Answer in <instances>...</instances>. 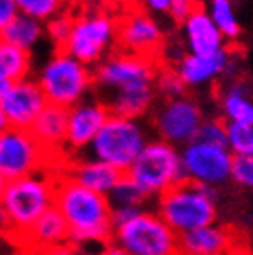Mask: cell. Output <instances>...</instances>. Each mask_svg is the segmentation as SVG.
Here are the masks:
<instances>
[{
	"label": "cell",
	"instance_id": "7c38bea8",
	"mask_svg": "<svg viewBox=\"0 0 253 255\" xmlns=\"http://www.w3.org/2000/svg\"><path fill=\"white\" fill-rule=\"evenodd\" d=\"M179 159L183 168V179L198 185L218 189L229 181V170L233 155L226 146L190 140L179 148Z\"/></svg>",
	"mask_w": 253,
	"mask_h": 255
},
{
	"label": "cell",
	"instance_id": "7402d4cb",
	"mask_svg": "<svg viewBox=\"0 0 253 255\" xmlns=\"http://www.w3.org/2000/svg\"><path fill=\"white\" fill-rule=\"evenodd\" d=\"M104 104L108 108L109 115L129 119V121H140L155 108V91H153V85L115 91L106 96Z\"/></svg>",
	"mask_w": 253,
	"mask_h": 255
},
{
	"label": "cell",
	"instance_id": "ba28073f",
	"mask_svg": "<svg viewBox=\"0 0 253 255\" xmlns=\"http://www.w3.org/2000/svg\"><path fill=\"white\" fill-rule=\"evenodd\" d=\"M111 243L129 255H177V235L152 209L115 228Z\"/></svg>",
	"mask_w": 253,
	"mask_h": 255
},
{
	"label": "cell",
	"instance_id": "f546056e",
	"mask_svg": "<svg viewBox=\"0 0 253 255\" xmlns=\"http://www.w3.org/2000/svg\"><path fill=\"white\" fill-rule=\"evenodd\" d=\"M72 19H74V13L63 9L44 22V37L56 46V50H63L65 43L70 35V30H72Z\"/></svg>",
	"mask_w": 253,
	"mask_h": 255
},
{
	"label": "cell",
	"instance_id": "f1b7e54d",
	"mask_svg": "<svg viewBox=\"0 0 253 255\" xmlns=\"http://www.w3.org/2000/svg\"><path fill=\"white\" fill-rule=\"evenodd\" d=\"M153 91L155 96H161L163 100H176L187 95V87L177 76V72L172 67H161L153 80Z\"/></svg>",
	"mask_w": 253,
	"mask_h": 255
},
{
	"label": "cell",
	"instance_id": "d4e9b609",
	"mask_svg": "<svg viewBox=\"0 0 253 255\" xmlns=\"http://www.w3.org/2000/svg\"><path fill=\"white\" fill-rule=\"evenodd\" d=\"M32 74V54L7 45L0 39V80L7 83L20 82Z\"/></svg>",
	"mask_w": 253,
	"mask_h": 255
},
{
	"label": "cell",
	"instance_id": "5bb4252c",
	"mask_svg": "<svg viewBox=\"0 0 253 255\" xmlns=\"http://www.w3.org/2000/svg\"><path fill=\"white\" fill-rule=\"evenodd\" d=\"M108 119L109 111L102 98H89L87 96L85 100L69 108L65 152L74 153V155L85 152Z\"/></svg>",
	"mask_w": 253,
	"mask_h": 255
},
{
	"label": "cell",
	"instance_id": "30bf717a",
	"mask_svg": "<svg viewBox=\"0 0 253 255\" xmlns=\"http://www.w3.org/2000/svg\"><path fill=\"white\" fill-rule=\"evenodd\" d=\"M205 121L202 104L194 96L185 95L176 100H161L153 108V129L157 131V139L165 140L176 148L189 144L196 139V133L202 122Z\"/></svg>",
	"mask_w": 253,
	"mask_h": 255
},
{
	"label": "cell",
	"instance_id": "8fae6325",
	"mask_svg": "<svg viewBox=\"0 0 253 255\" xmlns=\"http://www.w3.org/2000/svg\"><path fill=\"white\" fill-rule=\"evenodd\" d=\"M157 70V59L113 50L93 69V78L96 87H100L109 95L129 87L153 85Z\"/></svg>",
	"mask_w": 253,
	"mask_h": 255
},
{
	"label": "cell",
	"instance_id": "f35d334b",
	"mask_svg": "<svg viewBox=\"0 0 253 255\" xmlns=\"http://www.w3.org/2000/svg\"><path fill=\"white\" fill-rule=\"evenodd\" d=\"M96 255H129V254H126V252H124L122 248H119L117 244L109 243V244H106Z\"/></svg>",
	"mask_w": 253,
	"mask_h": 255
},
{
	"label": "cell",
	"instance_id": "1f68e13d",
	"mask_svg": "<svg viewBox=\"0 0 253 255\" xmlns=\"http://www.w3.org/2000/svg\"><path fill=\"white\" fill-rule=\"evenodd\" d=\"M200 142H207V144H218V146H226V122L222 119H207L202 122V126L198 129L196 139Z\"/></svg>",
	"mask_w": 253,
	"mask_h": 255
},
{
	"label": "cell",
	"instance_id": "ee69618b",
	"mask_svg": "<svg viewBox=\"0 0 253 255\" xmlns=\"http://www.w3.org/2000/svg\"><path fill=\"white\" fill-rule=\"evenodd\" d=\"M0 255H15V254H9V252H0Z\"/></svg>",
	"mask_w": 253,
	"mask_h": 255
},
{
	"label": "cell",
	"instance_id": "7bdbcfd3",
	"mask_svg": "<svg viewBox=\"0 0 253 255\" xmlns=\"http://www.w3.org/2000/svg\"><path fill=\"white\" fill-rule=\"evenodd\" d=\"M4 189H6V181L0 178V200H2V194H4Z\"/></svg>",
	"mask_w": 253,
	"mask_h": 255
},
{
	"label": "cell",
	"instance_id": "d590c367",
	"mask_svg": "<svg viewBox=\"0 0 253 255\" xmlns=\"http://www.w3.org/2000/svg\"><path fill=\"white\" fill-rule=\"evenodd\" d=\"M139 211L142 209H133V207H115V209H111V226H113V230L119 228V226H124L131 218H135L139 215Z\"/></svg>",
	"mask_w": 253,
	"mask_h": 255
},
{
	"label": "cell",
	"instance_id": "836d02e7",
	"mask_svg": "<svg viewBox=\"0 0 253 255\" xmlns=\"http://www.w3.org/2000/svg\"><path fill=\"white\" fill-rule=\"evenodd\" d=\"M196 6V2L192 0H170V9H168V17H170L176 24H183L187 17H189L192 9Z\"/></svg>",
	"mask_w": 253,
	"mask_h": 255
},
{
	"label": "cell",
	"instance_id": "4316f807",
	"mask_svg": "<svg viewBox=\"0 0 253 255\" xmlns=\"http://www.w3.org/2000/svg\"><path fill=\"white\" fill-rule=\"evenodd\" d=\"M150 198L140 191L139 187L127 178L126 174L121 178V181L113 187V191L108 194V202L111 209L115 207H133V209H146Z\"/></svg>",
	"mask_w": 253,
	"mask_h": 255
},
{
	"label": "cell",
	"instance_id": "3957f363",
	"mask_svg": "<svg viewBox=\"0 0 253 255\" xmlns=\"http://www.w3.org/2000/svg\"><path fill=\"white\" fill-rule=\"evenodd\" d=\"M155 213L176 235L218 222V191L192 181H179L157 196Z\"/></svg>",
	"mask_w": 253,
	"mask_h": 255
},
{
	"label": "cell",
	"instance_id": "5b68a950",
	"mask_svg": "<svg viewBox=\"0 0 253 255\" xmlns=\"http://www.w3.org/2000/svg\"><path fill=\"white\" fill-rule=\"evenodd\" d=\"M35 82L46 102L69 109L87 98L95 85V78L91 67L70 58L63 50H54L39 69Z\"/></svg>",
	"mask_w": 253,
	"mask_h": 255
},
{
	"label": "cell",
	"instance_id": "9a60e30c",
	"mask_svg": "<svg viewBox=\"0 0 253 255\" xmlns=\"http://www.w3.org/2000/svg\"><path fill=\"white\" fill-rule=\"evenodd\" d=\"M43 91L39 89L35 78H24L7 87L6 95L0 100V111L6 119L7 128L30 129L33 121L46 106Z\"/></svg>",
	"mask_w": 253,
	"mask_h": 255
},
{
	"label": "cell",
	"instance_id": "4dcf8cb0",
	"mask_svg": "<svg viewBox=\"0 0 253 255\" xmlns=\"http://www.w3.org/2000/svg\"><path fill=\"white\" fill-rule=\"evenodd\" d=\"M15 2H17L19 13L33 20H39L43 24L65 9V6L59 0H15Z\"/></svg>",
	"mask_w": 253,
	"mask_h": 255
},
{
	"label": "cell",
	"instance_id": "ffe728a7",
	"mask_svg": "<svg viewBox=\"0 0 253 255\" xmlns=\"http://www.w3.org/2000/svg\"><path fill=\"white\" fill-rule=\"evenodd\" d=\"M61 174L72 179L78 185H82L83 189L102 194V196H108L109 192L113 191V187L124 176L113 166L106 165L102 161L91 159V157L74 159V163L67 166V170Z\"/></svg>",
	"mask_w": 253,
	"mask_h": 255
},
{
	"label": "cell",
	"instance_id": "ac0fdd59",
	"mask_svg": "<svg viewBox=\"0 0 253 255\" xmlns=\"http://www.w3.org/2000/svg\"><path fill=\"white\" fill-rule=\"evenodd\" d=\"M69 243V226L61 217V213L52 205L48 211L37 218V222L28 230L22 241L19 243V248L22 250V255L41 252L46 248L61 246Z\"/></svg>",
	"mask_w": 253,
	"mask_h": 255
},
{
	"label": "cell",
	"instance_id": "7a4b0ae2",
	"mask_svg": "<svg viewBox=\"0 0 253 255\" xmlns=\"http://www.w3.org/2000/svg\"><path fill=\"white\" fill-rule=\"evenodd\" d=\"M54 192L56 174H52V170L6 181L0 200V220L7 231L9 243L19 246L37 218L54 205Z\"/></svg>",
	"mask_w": 253,
	"mask_h": 255
},
{
	"label": "cell",
	"instance_id": "4fadbf2b",
	"mask_svg": "<svg viewBox=\"0 0 253 255\" xmlns=\"http://www.w3.org/2000/svg\"><path fill=\"white\" fill-rule=\"evenodd\" d=\"M163 43V26L144 7H129L117 15V48L121 52L157 59Z\"/></svg>",
	"mask_w": 253,
	"mask_h": 255
},
{
	"label": "cell",
	"instance_id": "e0dca14e",
	"mask_svg": "<svg viewBox=\"0 0 253 255\" xmlns=\"http://www.w3.org/2000/svg\"><path fill=\"white\" fill-rule=\"evenodd\" d=\"M181 35H183L185 48L192 56H213L228 46V43L224 41L211 17L207 15L205 4L202 2H196L192 13L181 24Z\"/></svg>",
	"mask_w": 253,
	"mask_h": 255
},
{
	"label": "cell",
	"instance_id": "cb8c5ba5",
	"mask_svg": "<svg viewBox=\"0 0 253 255\" xmlns=\"http://www.w3.org/2000/svg\"><path fill=\"white\" fill-rule=\"evenodd\" d=\"M0 39L6 41L7 45H13L20 50L32 54L33 48L44 39V24L19 13L11 20V24L0 33Z\"/></svg>",
	"mask_w": 253,
	"mask_h": 255
},
{
	"label": "cell",
	"instance_id": "ab89813d",
	"mask_svg": "<svg viewBox=\"0 0 253 255\" xmlns=\"http://www.w3.org/2000/svg\"><path fill=\"white\" fill-rule=\"evenodd\" d=\"M6 243H9V237H7L6 228H4V224H2V220H0V252H2V248H4V244Z\"/></svg>",
	"mask_w": 253,
	"mask_h": 255
},
{
	"label": "cell",
	"instance_id": "44dd1931",
	"mask_svg": "<svg viewBox=\"0 0 253 255\" xmlns=\"http://www.w3.org/2000/svg\"><path fill=\"white\" fill-rule=\"evenodd\" d=\"M67 117H69V109L46 104L28 129L33 139L39 142V146L52 157L61 150H65Z\"/></svg>",
	"mask_w": 253,
	"mask_h": 255
},
{
	"label": "cell",
	"instance_id": "8992f818",
	"mask_svg": "<svg viewBox=\"0 0 253 255\" xmlns=\"http://www.w3.org/2000/svg\"><path fill=\"white\" fill-rule=\"evenodd\" d=\"M148 140H150L148 129L140 121L109 115L106 124L102 126L85 152L91 159L102 161L117 168L119 172L126 174Z\"/></svg>",
	"mask_w": 253,
	"mask_h": 255
},
{
	"label": "cell",
	"instance_id": "9c48e42d",
	"mask_svg": "<svg viewBox=\"0 0 253 255\" xmlns=\"http://www.w3.org/2000/svg\"><path fill=\"white\" fill-rule=\"evenodd\" d=\"M50 161L52 155L39 146L28 129L7 128L0 133V178L4 181L46 170L50 172Z\"/></svg>",
	"mask_w": 253,
	"mask_h": 255
},
{
	"label": "cell",
	"instance_id": "60d3db41",
	"mask_svg": "<svg viewBox=\"0 0 253 255\" xmlns=\"http://www.w3.org/2000/svg\"><path fill=\"white\" fill-rule=\"evenodd\" d=\"M11 83H7V82H4V80H0V100H2V96L6 95V91H7V87H9Z\"/></svg>",
	"mask_w": 253,
	"mask_h": 255
},
{
	"label": "cell",
	"instance_id": "2e32d148",
	"mask_svg": "<svg viewBox=\"0 0 253 255\" xmlns=\"http://www.w3.org/2000/svg\"><path fill=\"white\" fill-rule=\"evenodd\" d=\"M233 50L224 48L213 56H192L183 54L172 69L177 72L187 89H202L205 85H211L213 82H218L224 78V72L228 69V63L231 59Z\"/></svg>",
	"mask_w": 253,
	"mask_h": 255
},
{
	"label": "cell",
	"instance_id": "83f0119b",
	"mask_svg": "<svg viewBox=\"0 0 253 255\" xmlns=\"http://www.w3.org/2000/svg\"><path fill=\"white\" fill-rule=\"evenodd\" d=\"M226 148L233 157H253V124L226 122Z\"/></svg>",
	"mask_w": 253,
	"mask_h": 255
},
{
	"label": "cell",
	"instance_id": "603a6c76",
	"mask_svg": "<svg viewBox=\"0 0 253 255\" xmlns=\"http://www.w3.org/2000/svg\"><path fill=\"white\" fill-rule=\"evenodd\" d=\"M220 111L224 122H242L253 124V102L250 95V85L244 78L228 80L220 87Z\"/></svg>",
	"mask_w": 253,
	"mask_h": 255
},
{
	"label": "cell",
	"instance_id": "d6986e66",
	"mask_svg": "<svg viewBox=\"0 0 253 255\" xmlns=\"http://www.w3.org/2000/svg\"><path fill=\"white\" fill-rule=\"evenodd\" d=\"M233 248V233L220 224L177 235V255H228Z\"/></svg>",
	"mask_w": 253,
	"mask_h": 255
},
{
	"label": "cell",
	"instance_id": "e575fe53",
	"mask_svg": "<svg viewBox=\"0 0 253 255\" xmlns=\"http://www.w3.org/2000/svg\"><path fill=\"white\" fill-rule=\"evenodd\" d=\"M19 15L15 0H0V33L11 24V20Z\"/></svg>",
	"mask_w": 253,
	"mask_h": 255
},
{
	"label": "cell",
	"instance_id": "74e56055",
	"mask_svg": "<svg viewBox=\"0 0 253 255\" xmlns=\"http://www.w3.org/2000/svg\"><path fill=\"white\" fill-rule=\"evenodd\" d=\"M150 15H168V9H170V0H148L142 6Z\"/></svg>",
	"mask_w": 253,
	"mask_h": 255
},
{
	"label": "cell",
	"instance_id": "484cf974",
	"mask_svg": "<svg viewBox=\"0 0 253 255\" xmlns=\"http://www.w3.org/2000/svg\"><path fill=\"white\" fill-rule=\"evenodd\" d=\"M205 9L226 43H235L241 39L242 24L231 0H211L209 4H205Z\"/></svg>",
	"mask_w": 253,
	"mask_h": 255
},
{
	"label": "cell",
	"instance_id": "d6a6232c",
	"mask_svg": "<svg viewBox=\"0 0 253 255\" xmlns=\"http://www.w3.org/2000/svg\"><path fill=\"white\" fill-rule=\"evenodd\" d=\"M229 179H233L239 187L252 189L253 187V157L239 155L231 161V170H229Z\"/></svg>",
	"mask_w": 253,
	"mask_h": 255
},
{
	"label": "cell",
	"instance_id": "52a82bcc",
	"mask_svg": "<svg viewBox=\"0 0 253 255\" xmlns=\"http://www.w3.org/2000/svg\"><path fill=\"white\" fill-rule=\"evenodd\" d=\"M126 176L150 200L161 196L170 187L183 181L179 148L161 139H150L126 170Z\"/></svg>",
	"mask_w": 253,
	"mask_h": 255
},
{
	"label": "cell",
	"instance_id": "b9f144b4",
	"mask_svg": "<svg viewBox=\"0 0 253 255\" xmlns=\"http://www.w3.org/2000/svg\"><path fill=\"white\" fill-rule=\"evenodd\" d=\"M4 129H7V122H6V119H4V115H2V111H0V133H2Z\"/></svg>",
	"mask_w": 253,
	"mask_h": 255
},
{
	"label": "cell",
	"instance_id": "277c9868",
	"mask_svg": "<svg viewBox=\"0 0 253 255\" xmlns=\"http://www.w3.org/2000/svg\"><path fill=\"white\" fill-rule=\"evenodd\" d=\"M117 48V15L106 7H85L74 13L72 30L63 46L80 63L95 69Z\"/></svg>",
	"mask_w": 253,
	"mask_h": 255
},
{
	"label": "cell",
	"instance_id": "6da1fadb",
	"mask_svg": "<svg viewBox=\"0 0 253 255\" xmlns=\"http://www.w3.org/2000/svg\"><path fill=\"white\" fill-rule=\"evenodd\" d=\"M56 207L69 226V244L83 255H93L91 248L100 252L111 243V205L108 196L83 189L63 174H56Z\"/></svg>",
	"mask_w": 253,
	"mask_h": 255
},
{
	"label": "cell",
	"instance_id": "8d00e7d4",
	"mask_svg": "<svg viewBox=\"0 0 253 255\" xmlns=\"http://www.w3.org/2000/svg\"><path fill=\"white\" fill-rule=\"evenodd\" d=\"M28 255H83L78 248H74L72 244H61V246H54V248H46L41 252H33Z\"/></svg>",
	"mask_w": 253,
	"mask_h": 255
}]
</instances>
